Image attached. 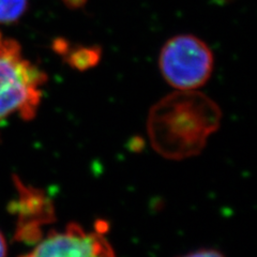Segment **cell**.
Instances as JSON below:
<instances>
[{
    "instance_id": "6da1fadb",
    "label": "cell",
    "mask_w": 257,
    "mask_h": 257,
    "mask_svg": "<svg viewBox=\"0 0 257 257\" xmlns=\"http://www.w3.org/2000/svg\"><path fill=\"white\" fill-rule=\"evenodd\" d=\"M222 121V110L198 90H176L149 111L151 146L165 159L180 161L199 155Z\"/></svg>"
},
{
    "instance_id": "7a4b0ae2",
    "label": "cell",
    "mask_w": 257,
    "mask_h": 257,
    "mask_svg": "<svg viewBox=\"0 0 257 257\" xmlns=\"http://www.w3.org/2000/svg\"><path fill=\"white\" fill-rule=\"evenodd\" d=\"M46 80L45 72L24 57L20 43L0 32V125L14 115L34 119Z\"/></svg>"
},
{
    "instance_id": "3957f363",
    "label": "cell",
    "mask_w": 257,
    "mask_h": 257,
    "mask_svg": "<svg viewBox=\"0 0 257 257\" xmlns=\"http://www.w3.org/2000/svg\"><path fill=\"white\" fill-rule=\"evenodd\" d=\"M214 58L209 46L192 35L175 36L160 53L159 68L176 90H198L213 72Z\"/></svg>"
},
{
    "instance_id": "277c9868",
    "label": "cell",
    "mask_w": 257,
    "mask_h": 257,
    "mask_svg": "<svg viewBox=\"0 0 257 257\" xmlns=\"http://www.w3.org/2000/svg\"><path fill=\"white\" fill-rule=\"evenodd\" d=\"M98 225L92 230L78 223H69L60 230L52 229L19 257H117L105 230Z\"/></svg>"
},
{
    "instance_id": "5b68a950",
    "label": "cell",
    "mask_w": 257,
    "mask_h": 257,
    "mask_svg": "<svg viewBox=\"0 0 257 257\" xmlns=\"http://www.w3.org/2000/svg\"><path fill=\"white\" fill-rule=\"evenodd\" d=\"M16 198L10 204V212L15 215L14 239L28 245L36 244L45 235V228L56 219L55 206L44 191L24 183L14 177Z\"/></svg>"
},
{
    "instance_id": "8992f818",
    "label": "cell",
    "mask_w": 257,
    "mask_h": 257,
    "mask_svg": "<svg viewBox=\"0 0 257 257\" xmlns=\"http://www.w3.org/2000/svg\"><path fill=\"white\" fill-rule=\"evenodd\" d=\"M53 47L56 53L63 56L71 68L79 71L93 68L101 58V50L96 46L71 47L68 42L58 39Z\"/></svg>"
},
{
    "instance_id": "52a82bcc",
    "label": "cell",
    "mask_w": 257,
    "mask_h": 257,
    "mask_svg": "<svg viewBox=\"0 0 257 257\" xmlns=\"http://www.w3.org/2000/svg\"><path fill=\"white\" fill-rule=\"evenodd\" d=\"M28 8V0H0V25L19 22Z\"/></svg>"
},
{
    "instance_id": "ba28073f",
    "label": "cell",
    "mask_w": 257,
    "mask_h": 257,
    "mask_svg": "<svg viewBox=\"0 0 257 257\" xmlns=\"http://www.w3.org/2000/svg\"><path fill=\"white\" fill-rule=\"evenodd\" d=\"M179 257H225L224 254L214 248H200L197 251H193L186 255H182Z\"/></svg>"
},
{
    "instance_id": "9c48e42d",
    "label": "cell",
    "mask_w": 257,
    "mask_h": 257,
    "mask_svg": "<svg viewBox=\"0 0 257 257\" xmlns=\"http://www.w3.org/2000/svg\"><path fill=\"white\" fill-rule=\"evenodd\" d=\"M7 256H8L7 240L3 234V231L0 230V257H7Z\"/></svg>"
},
{
    "instance_id": "30bf717a",
    "label": "cell",
    "mask_w": 257,
    "mask_h": 257,
    "mask_svg": "<svg viewBox=\"0 0 257 257\" xmlns=\"http://www.w3.org/2000/svg\"><path fill=\"white\" fill-rule=\"evenodd\" d=\"M62 2L69 8H79L84 6L86 0H62Z\"/></svg>"
}]
</instances>
